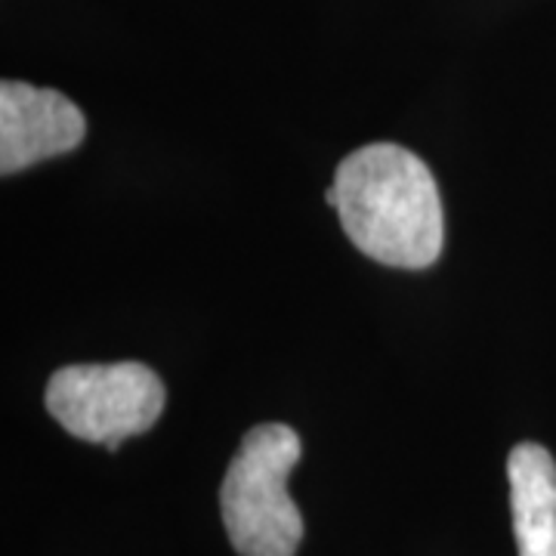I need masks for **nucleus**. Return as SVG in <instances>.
I'll return each mask as SVG.
<instances>
[{
	"mask_svg": "<svg viewBox=\"0 0 556 556\" xmlns=\"http://www.w3.org/2000/svg\"><path fill=\"white\" fill-rule=\"evenodd\" d=\"M325 201L365 257L427 269L442 254V201L430 167L396 142H371L340 161Z\"/></svg>",
	"mask_w": 556,
	"mask_h": 556,
	"instance_id": "f257e3e1",
	"label": "nucleus"
},
{
	"mask_svg": "<svg viewBox=\"0 0 556 556\" xmlns=\"http://www.w3.org/2000/svg\"><path fill=\"white\" fill-rule=\"evenodd\" d=\"M298 460L300 437L285 424H260L241 439L219 489L223 526L241 556L298 554L303 517L288 495Z\"/></svg>",
	"mask_w": 556,
	"mask_h": 556,
	"instance_id": "f03ea898",
	"label": "nucleus"
},
{
	"mask_svg": "<svg viewBox=\"0 0 556 556\" xmlns=\"http://www.w3.org/2000/svg\"><path fill=\"white\" fill-rule=\"evenodd\" d=\"M43 402L65 433L115 452L124 439L155 427L167 393L142 362L65 365L47 383Z\"/></svg>",
	"mask_w": 556,
	"mask_h": 556,
	"instance_id": "7ed1b4c3",
	"label": "nucleus"
},
{
	"mask_svg": "<svg viewBox=\"0 0 556 556\" xmlns=\"http://www.w3.org/2000/svg\"><path fill=\"white\" fill-rule=\"evenodd\" d=\"M87 134V121L60 90L22 80L0 84V174L13 177L40 161L68 155Z\"/></svg>",
	"mask_w": 556,
	"mask_h": 556,
	"instance_id": "20e7f679",
	"label": "nucleus"
},
{
	"mask_svg": "<svg viewBox=\"0 0 556 556\" xmlns=\"http://www.w3.org/2000/svg\"><path fill=\"white\" fill-rule=\"evenodd\" d=\"M510 510L519 556H556V460L538 442H519L507 457Z\"/></svg>",
	"mask_w": 556,
	"mask_h": 556,
	"instance_id": "39448f33",
	"label": "nucleus"
}]
</instances>
